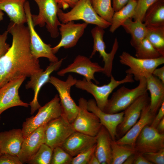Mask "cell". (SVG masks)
<instances>
[{
    "label": "cell",
    "instance_id": "cell-1",
    "mask_svg": "<svg viewBox=\"0 0 164 164\" xmlns=\"http://www.w3.org/2000/svg\"><path fill=\"white\" fill-rule=\"evenodd\" d=\"M7 30L12 35V42L7 52L0 58V87L16 77H30L43 70L31 53L28 26L11 21Z\"/></svg>",
    "mask_w": 164,
    "mask_h": 164
},
{
    "label": "cell",
    "instance_id": "cell-2",
    "mask_svg": "<svg viewBox=\"0 0 164 164\" xmlns=\"http://www.w3.org/2000/svg\"><path fill=\"white\" fill-rule=\"evenodd\" d=\"M39 9L38 15H32L34 27H43L45 25L47 31L53 38H56L59 35V27L61 24L58 16L59 8L63 9L67 6L61 0H33Z\"/></svg>",
    "mask_w": 164,
    "mask_h": 164
},
{
    "label": "cell",
    "instance_id": "cell-3",
    "mask_svg": "<svg viewBox=\"0 0 164 164\" xmlns=\"http://www.w3.org/2000/svg\"><path fill=\"white\" fill-rule=\"evenodd\" d=\"M58 19L62 23L77 20H82L87 24L99 26L104 29L110 26L111 23L100 17L94 9L91 0H79L67 12L59 8L57 12Z\"/></svg>",
    "mask_w": 164,
    "mask_h": 164
},
{
    "label": "cell",
    "instance_id": "cell-4",
    "mask_svg": "<svg viewBox=\"0 0 164 164\" xmlns=\"http://www.w3.org/2000/svg\"><path fill=\"white\" fill-rule=\"evenodd\" d=\"M139 84L132 89L123 86L113 93L103 111L114 114L125 110L142 95L147 92L146 79L143 78L139 80Z\"/></svg>",
    "mask_w": 164,
    "mask_h": 164
},
{
    "label": "cell",
    "instance_id": "cell-5",
    "mask_svg": "<svg viewBox=\"0 0 164 164\" xmlns=\"http://www.w3.org/2000/svg\"><path fill=\"white\" fill-rule=\"evenodd\" d=\"M110 82L107 84L99 86L92 82L88 81L84 78L77 80L75 85L79 89L84 90L93 95L97 106L103 111L108 100V97L113 90L121 84L134 82L132 75L127 74L120 80H116L112 75Z\"/></svg>",
    "mask_w": 164,
    "mask_h": 164
},
{
    "label": "cell",
    "instance_id": "cell-6",
    "mask_svg": "<svg viewBox=\"0 0 164 164\" xmlns=\"http://www.w3.org/2000/svg\"><path fill=\"white\" fill-rule=\"evenodd\" d=\"M63 113L57 94L38 109L35 115L28 118L24 122L22 129L24 138L39 127L60 116Z\"/></svg>",
    "mask_w": 164,
    "mask_h": 164
},
{
    "label": "cell",
    "instance_id": "cell-7",
    "mask_svg": "<svg viewBox=\"0 0 164 164\" xmlns=\"http://www.w3.org/2000/svg\"><path fill=\"white\" fill-rule=\"evenodd\" d=\"M119 61L129 68L127 74L132 75L134 80L139 81L141 78H147L152 75L154 70L164 63V56L153 59H143L135 57L128 52H123L119 56Z\"/></svg>",
    "mask_w": 164,
    "mask_h": 164
},
{
    "label": "cell",
    "instance_id": "cell-8",
    "mask_svg": "<svg viewBox=\"0 0 164 164\" xmlns=\"http://www.w3.org/2000/svg\"><path fill=\"white\" fill-rule=\"evenodd\" d=\"M77 80L71 75H69L65 81L53 76H50L49 82L57 91L63 113L71 124L79 111L78 105L73 100L70 94L71 87L75 85Z\"/></svg>",
    "mask_w": 164,
    "mask_h": 164
},
{
    "label": "cell",
    "instance_id": "cell-9",
    "mask_svg": "<svg viewBox=\"0 0 164 164\" xmlns=\"http://www.w3.org/2000/svg\"><path fill=\"white\" fill-rule=\"evenodd\" d=\"M74 132L71 124L63 113L60 117L51 121L46 125L45 143L53 150L56 147L60 146Z\"/></svg>",
    "mask_w": 164,
    "mask_h": 164
},
{
    "label": "cell",
    "instance_id": "cell-10",
    "mask_svg": "<svg viewBox=\"0 0 164 164\" xmlns=\"http://www.w3.org/2000/svg\"><path fill=\"white\" fill-rule=\"evenodd\" d=\"M87 101L81 97L78 101L79 111L71 123L74 131L91 136H96L102 125L98 117L87 108Z\"/></svg>",
    "mask_w": 164,
    "mask_h": 164
},
{
    "label": "cell",
    "instance_id": "cell-11",
    "mask_svg": "<svg viewBox=\"0 0 164 164\" xmlns=\"http://www.w3.org/2000/svg\"><path fill=\"white\" fill-rule=\"evenodd\" d=\"M24 9L27 19V24L29 33L30 48L33 56L36 59L40 57L47 58L50 62H55L59 60L53 52L51 46L45 43L36 32L32 19L29 3L26 1Z\"/></svg>",
    "mask_w": 164,
    "mask_h": 164
},
{
    "label": "cell",
    "instance_id": "cell-12",
    "mask_svg": "<svg viewBox=\"0 0 164 164\" xmlns=\"http://www.w3.org/2000/svg\"><path fill=\"white\" fill-rule=\"evenodd\" d=\"M91 32L93 39V50L90 58H91L98 52L104 62L103 73L108 77L112 75L113 63L115 54L119 47V43L117 38L114 39L112 48L109 53L105 50V44L103 40L104 34V29L96 26L91 30Z\"/></svg>",
    "mask_w": 164,
    "mask_h": 164
},
{
    "label": "cell",
    "instance_id": "cell-13",
    "mask_svg": "<svg viewBox=\"0 0 164 164\" xmlns=\"http://www.w3.org/2000/svg\"><path fill=\"white\" fill-rule=\"evenodd\" d=\"M26 77L22 76L10 80L0 87V120L1 114L12 107L21 106L28 107L29 104L22 101L19 90Z\"/></svg>",
    "mask_w": 164,
    "mask_h": 164
},
{
    "label": "cell",
    "instance_id": "cell-14",
    "mask_svg": "<svg viewBox=\"0 0 164 164\" xmlns=\"http://www.w3.org/2000/svg\"><path fill=\"white\" fill-rule=\"evenodd\" d=\"M136 152L142 154L155 152L164 149V134L159 133L149 125L142 130L135 141Z\"/></svg>",
    "mask_w": 164,
    "mask_h": 164
},
{
    "label": "cell",
    "instance_id": "cell-15",
    "mask_svg": "<svg viewBox=\"0 0 164 164\" xmlns=\"http://www.w3.org/2000/svg\"><path fill=\"white\" fill-rule=\"evenodd\" d=\"M103 67L96 62H92L90 58L81 55L77 56L73 62L66 68L58 72V75L63 76L69 73H73L83 76L88 81H94L99 84L95 78L94 74L96 73H102Z\"/></svg>",
    "mask_w": 164,
    "mask_h": 164
},
{
    "label": "cell",
    "instance_id": "cell-16",
    "mask_svg": "<svg viewBox=\"0 0 164 164\" xmlns=\"http://www.w3.org/2000/svg\"><path fill=\"white\" fill-rule=\"evenodd\" d=\"M150 97L147 92L142 95L124 110L123 118L118 125L116 138L122 137L137 122L143 108L149 103Z\"/></svg>",
    "mask_w": 164,
    "mask_h": 164
},
{
    "label": "cell",
    "instance_id": "cell-17",
    "mask_svg": "<svg viewBox=\"0 0 164 164\" xmlns=\"http://www.w3.org/2000/svg\"><path fill=\"white\" fill-rule=\"evenodd\" d=\"M64 58L55 62H50L45 70L36 73L30 76V80L26 85V89L31 88L34 91V96L32 101L30 102L31 114H32L41 107L38 101V95L41 87L49 82L50 75L54 71L58 70L61 67Z\"/></svg>",
    "mask_w": 164,
    "mask_h": 164
},
{
    "label": "cell",
    "instance_id": "cell-18",
    "mask_svg": "<svg viewBox=\"0 0 164 164\" xmlns=\"http://www.w3.org/2000/svg\"><path fill=\"white\" fill-rule=\"evenodd\" d=\"M87 23H75L74 21L61 23L59 27L61 39L59 43L52 47L53 52L56 53L60 48L69 49L76 45L87 26Z\"/></svg>",
    "mask_w": 164,
    "mask_h": 164
},
{
    "label": "cell",
    "instance_id": "cell-19",
    "mask_svg": "<svg viewBox=\"0 0 164 164\" xmlns=\"http://www.w3.org/2000/svg\"><path fill=\"white\" fill-rule=\"evenodd\" d=\"M46 125L38 128L24 138L18 156L23 164L29 160L45 143V128Z\"/></svg>",
    "mask_w": 164,
    "mask_h": 164
},
{
    "label": "cell",
    "instance_id": "cell-20",
    "mask_svg": "<svg viewBox=\"0 0 164 164\" xmlns=\"http://www.w3.org/2000/svg\"><path fill=\"white\" fill-rule=\"evenodd\" d=\"M88 110L94 114L99 118L102 125L109 132L112 139L116 140L117 128L122 121L124 111L114 114L104 112L97 105L94 99L89 100L87 102Z\"/></svg>",
    "mask_w": 164,
    "mask_h": 164
},
{
    "label": "cell",
    "instance_id": "cell-21",
    "mask_svg": "<svg viewBox=\"0 0 164 164\" xmlns=\"http://www.w3.org/2000/svg\"><path fill=\"white\" fill-rule=\"evenodd\" d=\"M96 142V136H91L75 131L60 146L73 157L92 147Z\"/></svg>",
    "mask_w": 164,
    "mask_h": 164
},
{
    "label": "cell",
    "instance_id": "cell-22",
    "mask_svg": "<svg viewBox=\"0 0 164 164\" xmlns=\"http://www.w3.org/2000/svg\"><path fill=\"white\" fill-rule=\"evenodd\" d=\"M149 104L143 108L137 122L122 137L115 140L117 143L134 147L136 139L142 130L146 125H150L155 116L150 111Z\"/></svg>",
    "mask_w": 164,
    "mask_h": 164
},
{
    "label": "cell",
    "instance_id": "cell-23",
    "mask_svg": "<svg viewBox=\"0 0 164 164\" xmlns=\"http://www.w3.org/2000/svg\"><path fill=\"white\" fill-rule=\"evenodd\" d=\"M24 138L22 129H13L0 132L1 152L18 156Z\"/></svg>",
    "mask_w": 164,
    "mask_h": 164
},
{
    "label": "cell",
    "instance_id": "cell-24",
    "mask_svg": "<svg viewBox=\"0 0 164 164\" xmlns=\"http://www.w3.org/2000/svg\"><path fill=\"white\" fill-rule=\"evenodd\" d=\"M95 154L100 164H111L112 162L111 136L107 129L102 125L96 136Z\"/></svg>",
    "mask_w": 164,
    "mask_h": 164
},
{
    "label": "cell",
    "instance_id": "cell-25",
    "mask_svg": "<svg viewBox=\"0 0 164 164\" xmlns=\"http://www.w3.org/2000/svg\"><path fill=\"white\" fill-rule=\"evenodd\" d=\"M147 88L150 94L149 107L154 115L164 102V83L152 75L146 78Z\"/></svg>",
    "mask_w": 164,
    "mask_h": 164
},
{
    "label": "cell",
    "instance_id": "cell-26",
    "mask_svg": "<svg viewBox=\"0 0 164 164\" xmlns=\"http://www.w3.org/2000/svg\"><path fill=\"white\" fill-rule=\"evenodd\" d=\"M27 0H0V9L5 12L11 21L24 24L27 19L24 9Z\"/></svg>",
    "mask_w": 164,
    "mask_h": 164
},
{
    "label": "cell",
    "instance_id": "cell-27",
    "mask_svg": "<svg viewBox=\"0 0 164 164\" xmlns=\"http://www.w3.org/2000/svg\"><path fill=\"white\" fill-rule=\"evenodd\" d=\"M132 19H127L122 26L126 32L131 35L130 44L131 46L135 48L146 37L147 28L143 22L133 21Z\"/></svg>",
    "mask_w": 164,
    "mask_h": 164
},
{
    "label": "cell",
    "instance_id": "cell-28",
    "mask_svg": "<svg viewBox=\"0 0 164 164\" xmlns=\"http://www.w3.org/2000/svg\"><path fill=\"white\" fill-rule=\"evenodd\" d=\"M164 0H158L146 11L143 22L146 26H164Z\"/></svg>",
    "mask_w": 164,
    "mask_h": 164
},
{
    "label": "cell",
    "instance_id": "cell-29",
    "mask_svg": "<svg viewBox=\"0 0 164 164\" xmlns=\"http://www.w3.org/2000/svg\"><path fill=\"white\" fill-rule=\"evenodd\" d=\"M137 0H131L124 7L114 12L110 26L109 31L114 32L128 19L132 18L134 15Z\"/></svg>",
    "mask_w": 164,
    "mask_h": 164
},
{
    "label": "cell",
    "instance_id": "cell-30",
    "mask_svg": "<svg viewBox=\"0 0 164 164\" xmlns=\"http://www.w3.org/2000/svg\"><path fill=\"white\" fill-rule=\"evenodd\" d=\"M146 38L153 47L164 56V26H146Z\"/></svg>",
    "mask_w": 164,
    "mask_h": 164
},
{
    "label": "cell",
    "instance_id": "cell-31",
    "mask_svg": "<svg viewBox=\"0 0 164 164\" xmlns=\"http://www.w3.org/2000/svg\"><path fill=\"white\" fill-rule=\"evenodd\" d=\"M111 145L112 156L111 164H123L128 157L136 152L134 147L127 145L118 144L115 140L112 139Z\"/></svg>",
    "mask_w": 164,
    "mask_h": 164
},
{
    "label": "cell",
    "instance_id": "cell-32",
    "mask_svg": "<svg viewBox=\"0 0 164 164\" xmlns=\"http://www.w3.org/2000/svg\"><path fill=\"white\" fill-rule=\"evenodd\" d=\"M134 48L135 50V56L138 58L153 59L162 56L146 37Z\"/></svg>",
    "mask_w": 164,
    "mask_h": 164
},
{
    "label": "cell",
    "instance_id": "cell-33",
    "mask_svg": "<svg viewBox=\"0 0 164 164\" xmlns=\"http://www.w3.org/2000/svg\"><path fill=\"white\" fill-rule=\"evenodd\" d=\"M91 2L97 13L103 19L111 23L114 12L112 0H91Z\"/></svg>",
    "mask_w": 164,
    "mask_h": 164
},
{
    "label": "cell",
    "instance_id": "cell-34",
    "mask_svg": "<svg viewBox=\"0 0 164 164\" xmlns=\"http://www.w3.org/2000/svg\"><path fill=\"white\" fill-rule=\"evenodd\" d=\"M53 150L47 144L43 143L33 156L26 163L30 164H50Z\"/></svg>",
    "mask_w": 164,
    "mask_h": 164
},
{
    "label": "cell",
    "instance_id": "cell-35",
    "mask_svg": "<svg viewBox=\"0 0 164 164\" xmlns=\"http://www.w3.org/2000/svg\"><path fill=\"white\" fill-rule=\"evenodd\" d=\"M73 157L61 146L55 148L50 164H71Z\"/></svg>",
    "mask_w": 164,
    "mask_h": 164
},
{
    "label": "cell",
    "instance_id": "cell-36",
    "mask_svg": "<svg viewBox=\"0 0 164 164\" xmlns=\"http://www.w3.org/2000/svg\"><path fill=\"white\" fill-rule=\"evenodd\" d=\"M158 0H137L134 13L132 17L134 20L143 22L145 14L149 8Z\"/></svg>",
    "mask_w": 164,
    "mask_h": 164
},
{
    "label": "cell",
    "instance_id": "cell-37",
    "mask_svg": "<svg viewBox=\"0 0 164 164\" xmlns=\"http://www.w3.org/2000/svg\"><path fill=\"white\" fill-rule=\"evenodd\" d=\"M96 144L90 149L73 157L71 164H89L90 160L94 153Z\"/></svg>",
    "mask_w": 164,
    "mask_h": 164
},
{
    "label": "cell",
    "instance_id": "cell-38",
    "mask_svg": "<svg viewBox=\"0 0 164 164\" xmlns=\"http://www.w3.org/2000/svg\"><path fill=\"white\" fill-rule=\"evenodd\" d=\"M143 155L152 164H164V149L156 152L146 153Z\"/></svg>",
    "mask_w": 164,
    "mask_h": 164
},
{
    "label": "cell",
    "instance_id": "cell-39",
    "mask_svg": "<svg viewBox=\"0 0 164 164\" xmlns=\"http://www.w3.org/2000/svg\"><path fill=\"white\" fill-rule=\"evenodd\" d=\"M0 164H22L17 156L3 153L0 156Z\"/></svg>",
    "mask_w": 164,
    "mask_h": 164
},
{
    "label": "cell",
    "instance_id": "cell-40",
    "mask_svg": "<svg viewBox=\"0 0 164 164\" xmlns=\"http://www.w3.org/2000/svg\"><path fill=\"white\" fill-rule=\"evenodd\" d=\"M8 33L6 30L2 34H0V58L7 52L10 47V45L6 42Z\"/></svg>",
    "mask_w": 164,
    "mask_h": 164
},
{
    "label": "cell",
    "instance_id": "cell-41",
    "mask_svg": "<svg viewBox=\"0 0 164 164\" xmlns=\"http://www.w3.org/2000/svg\"><path fill=\"white\" fill-rule=\"evenodd\" d=\"M150 126L155 128L158 123L164 118V102L162 104Z\"/></svg>",
    "mask_w": 164,
    "mask_h": 164
},
{
    "label": "cell",
    "instance_id": "cell-42",
    "mask_svg": "<svg viewBox=\"0 0 164 164\" xmlns=\"http://www.w3.org/2000/svg\"><path fill=\"white\" fill-rule=\"evenodd\" d=\"M133 164H152L148 161L143 154L136 152L135 154Z\"/></svg>",
    "mask_w": 164,
    "mask_h": 164
},
{
    "label": "cell",
    "instance_id": "cell-43",
    "mask_svg": "<svg viewBox=\"0 0 164 164\" xmlns=\"http://www.w3.org/2000/svg\"><path fill=\"white\" fill-rule=\"evenodd\" d=\"M131 0H112V6L114 12L125 6Z\"/></svg>",
    "mask_w": 164,
    "mask_h": 164
},
{
    "label": "cell",
    "instance_id": "cell-44",
    "mask_svg": "<svg viewBox=\"0 0 164 164\" xmlns=\"http://www.w3.org/2000/svg\"><path fill=\"white\" fill-rule=\"evenodd\" d=\"M152 75L157 77L164 83V66L155 68L153 71Z\"/></svg>",
    "mask_w": 164,
    "mask_h": 164
},
{
    "label": "cell",
    "instance_id": "cell-45",
    "mask_svg": "<svg viewBox=\"0 0 164 164\" xmlns=\"http://www.w3.org/2000/svg\"><path fill=\"white\" fill-rule=\"evenodd\" d=\"M155 129L159 133L164 134V118L158 123Z\"/></svg>",
    "mask_w": 164,
    "mask_h": 164
},
{
    "label": "cell",
    "instance_id": "cell-46",
    "mask_svg": "<svg viewBox=\"0 0 164 164\" xmlns=\"http://www.w3.org/2000/svg\"><path fill=\"white\" fill-rule=\"evenodd\" d=\"M79 0H61L62 2L68 8L73 7Z\"/></svg>",
    "mask_w": 164,
    "mask_h": 164
},
{
    "label": "cell",
    "instance_id": "cell-47",
    "mask_svg": "<svg viewBox=\"0 0 164 164\" xmlns=\"http://www.w3.org/2000/svg\"><path fill=\"white\" fill-rule=\"evenodd\" d=\"M89 164H100V162L94 153L91 157Z\"/></svg>",
    "mask_w": 164,
    "mask_h": 164
},
{
    "label": "cell",
    "instance_id": "cell-48",
    "mask_svg": "<svg viewBox=\"0 0 164 164\" xmlns=\"http://www.w3.org/2000/svg\"><path fill=\"white\" fill-rule=\"evenodd\" d=\"M135 154L131 155L128 157L123 164H133L134 161Z\"/></svg>",
    "mask_w": 164,
    "mask_h": 164
},
{
    "label": "cell",
    "instance_id": "cell-49",
    "mask_svg": "<svg viewBox=\"0 0 164 164\" xmlns=\"http://www.w3.org/2000/svg\"><path fill=\"white\" fill-rule=\"evenodd\" d=\"M4 15V13L3 11L0 9V21L3 20Z\"/></svg>",
    "mask_w": 164,
    "mask_h": 164
},
{
    "label": "cell",
    "instance_id": "cell-50",
    "mask_svg": "<svg viewBox=\"0 0 164 164\" xmlns=\"http://www.w3.org/2000/svg\"><path fill=\"white\" fill-rule=\"evenodd\" d=\"M2 154L0 151V156Z\"/></svg>",
    "mask_w": 164,
    "mask_h": 164
}]
</instances>
